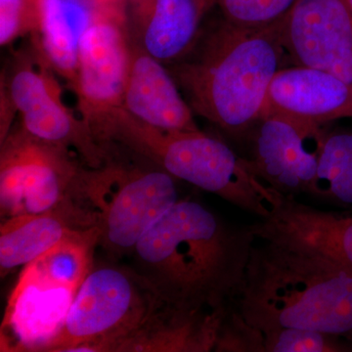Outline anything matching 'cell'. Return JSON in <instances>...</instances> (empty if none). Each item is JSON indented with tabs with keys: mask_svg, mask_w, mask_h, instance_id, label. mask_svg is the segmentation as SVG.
<instances>
[{
	"mask_svg": "<svg viewBox=\"0 0 352 352\" xmlns=\"http://www.w3.org/2000/svg\"><path fill=\"white\" fill-rule=\"evenodd\" d=\"M251 226L220 217L195 200H179L134 247L139 272L164 300L192 307H223L244 282Z\"/></svg>",
	"mask_w": 352,
	"mask_h": 352,
	"instance_id": "obj_1",
	"label": "cell"
},
{
	"mask_svg": "<svg viewBox=\"0 0 352 352\" xmlns=\"http://www.w3.org/2000/svg\"><path fill=\"white\" fill-rule=\"evenodd\" d=\"M284 20V19H283ZM283 20L245 29L222 19L168 69L194 113L240 139L263 116L286 50Z\"/></svg>",
	"mask_w": 352,
	"mask_h": 352,
	"instance_id": "obj_2",
	"label": "cell"
},
{
	"mask_svg": "<svg viewBox=\"0 0 352 352\" xmlns=\"http://www.w3.org/2000/svg\"><path fill=\"white\" fill-rule=\"evenodd\" d=\"M78 36L71 24L64 0H43L38 32L32 45L44 61L73 87L78 69Z\"/></svg>",
	"mask_w": 352,
	"mask_h": 352,
	"instance_id": "obj_19",
	"label": "cell"
},
{
	"mask_svg": "<svg viewBox=\"0 0 352 352\" xmlns=\"http://www.w3.org/2000/svg\"><path fill=\"white\" fill-rule=\"evenodd\" d=\"M71 150L34 138L21 127L1 142L0 206L4 219L57 207L75 186L83 166Z\"/></svg>",
	"mask_w": 352,
	"mask_h": 352,
	"instance_id": "obj_9",
	"label": "cell"
},
{
	"mask_svg": "<svg viewBox=\"0 0 352 352\" xmlns=\"http://www.w3.org/2000/svg\"><path fill=\"white\" fill-rule=\"evenodd\" d=\"M91 6H108V4L119 3L126 0H83Z\"/></svg>",
	"mask_w": 352,
	"mask_h": 352,
	"instance_id": "obj_25",
	"label": "cell"
},
{
	"mask_svg": "<svg viewBox=\"0 0 352 352\" xmlns=\"http://www.w3.org/2000/svg\"><path fill=\"white\" fill-rule=\"evenodd\" d=\"M214 351L265 352L264 333L245 320L231 302L222 314Z\"/></svg>",
	"mask_w": 352,
	"mask_h": 352,
	"instance_id": "obj_23",
	"label": "cell"
},
{
	"mask_svg": "<svg viewBox=\"0 0 352 352\" xmlns=\"http://www.w3.org/2000/svg\"><path fill=\"white\" fill-rule=\"evenodd\" d=\"M43 0H0V44L7 46L28 34L41 22Z\"/></svg>",
	"mask_w": 352,
	"mask_h": 352,
	"instance_id": "obj_24",
	"label": "cell"
},
{
	"mask_svg": "<svg viewBox=\"0 0 352 352\" xmlns=\"http://www.w3.org/2000/svg\"><path fill=\"white\" fill-rule=\"evenodd\" d=\"M1 80V94L20 117V126L34 138L75 153L85 166L100 168L109 150L89 126L64 103L56 74L32 45L14 55Z\"/></svg>",
	"mask_w": 352,
	"mask_h": 352,
	"instance_id": "obj_8",
	"label": "cell"
},
{
	"mask_svg": "<svg viewBox=\"0 0 352 352\" xmlns=\"http://www.w3.org/2000/svg\"><path fill=\"white\" fill-rule=\"evenodd\" d=\"M111 148L100 168L83 166L71 197L89 212L100 244L113 252L133 250L179 199L176 179L151 166L120 163Z\"/></svg>",
	"mask_w": 352,
	"mask_h": 352,
	"instance_id": "obj_5",
	"label": "cell"
},
{
	"mask_svg": "<svg viewBox=\"0 0 352 352\" xmlns=\"http://www.w3.org/2000/svg\"><path fill=\"white\" fill-rule=\"evenodd\" d=\"M161 298L138 270L118 266L92 270L63 326L41 352H106L138 327Z\"/></svg>",
	"mask_w": 352,
	"mask_h": 352,
	"instance_id": "obj_6",
	"label": "cell"
},
{
	"mask_svg": "<svg viewBox=\"0 0 352 352\" xmlns=\"http://www.w3.org/2000/svg\"><path fill=\"white\" fill-rule=\"evenodd\" d=\"M112 141L176 180L219 196L258 219L272 214L279 200L280 194L250 173L244 157L201 129L161 131L134 119L124 109L116 119Z\"/></svg>",
	"mask_w": 352,
	"mask_h": 352,
	"instance_id": "obj_4",
	"label": "cell"
},
{
	"mask_svg": "<svg viewBox=\"0 0 352 352\" xmlns=\"http://www.w3.org/2000/svg\"><path fill=\"white\" fill-rule=\"evenodd\" d=\"M344 3L346 4L347 8H349V12L352 15V0H344Z\"/></svg>",
	"mask_w": 352,
	"mask_h": 352,
	"instance_id": "obj_26",
	"label": "cell"
},
{
	"mask_svg": "<svg viewBox=\"0 0 352 352\" xmlns=\"http://www.w3.org/2000/svg\"><path fill=\"white\" fill-rule=\"evenodd\" d=\"M94 227L90 215L71 196L36 214L4 219L0 227V271L6 276L24 267L80 229Z\"/></svg>",
	"mask_w": 352,
	"mask_h": 352,
	"instance_id": "obj_18",
	"label": "cell"
},
{
	"mask_svg": "<svg viewBox=\"0 0 352 352\" xmlns=\"http://www.w3.org/2000/svg\"><path fill=\"white\" fill-rule=\"evenodd\" d=\"M215 0H126L132 43L171 66L184 59L201 36V25Z\"/></svg>",
	"mask_w": 352,
	"mask_h": 352,
	"instance_id": "obj_14",
	"label": "cell"
},
{
	"mask_svg": "<svg viewBox=\"0 0 352 352\" xmlns=\"http://www.w3.org/2000/svg\"><path fill=\"white\" fill-rule=\"evenodd\" d=\"M314 197L352 210V129L328 132Z\"/></svg>",
	"mask_w": 352,
	"mask_h": 352,
	"instance_id": "obj_20",
	"label": "cell"
},
{
	"mask_svg": "<svg viewBox=\"0 0 352 352\" xmlns=\"http://www.w3.org/2000/svg\"><path fill=\"white\" fill-rule=\"evenodd\" d=\"M124 109L134 119L161 131L200 129L168 67L132 41Z\"/></svg>",
	"mask_w": 352,
	"mask_h": 352,
	"instance_id": "obj_17",
	"label": "cell"
},
{
	"mask_svg": "<svg viewBox=\"0 0 352 352\" xmlns=\"http://www.w3.org/2000/svg\"><path fill=\"white\" fill-rule=\"evenodd\" d=\"M328 132L323 126L281 115L266 113L245 141L248 170L281 196H314L319 163Z\"/></svg>",
	"mask_w": 352,
	"mask_h": 352,
	"instance_id": "obj_10",
	"label": "cell"
},
{
	"mask_svg": "<svg viewBox=\"0 0 352 352\" xmlns=\"http://www.w3.org/2000/svg\"><path fill=\"white\" fill-rule=\"evenodd\" d=\"M298 0H215L226 22L245 29H261L280 22Z\"/></svg>",
	"mask_w": 352,
	"mask_h": 352,
	"instance_id": "obj_21",
	"label": "cell"
},
{
	"mask_svg": "<svg viewBox=\"0 0 352 352\" xmlns=\"http://www.w3.org/2000/svg\"><path fill=\"white\" fill-rule=\"evenodd\" d=\"M226 307H185L161 298L138 327L106 352L214 351Z\"/></svg>",
	"mask_w": 352,
	"mask_h": 352,
	"instance_id": "obj_15",
	"label": "cell"
},
{
	"mask_svg": "<svg viewBox=\"0 0 352 352\" xmlns=\"http://www.w3.org/2000/svg\"><path fill=\"white\" fill-rule=\"evenodd\" d=\"M266 113L323 126L352 119V85L321 69L298 65L282 68L268 90L263 116Z\"/></svg>",
	"mask_w": 352,
	"mask_h": 352,
	"instance_id": "obj_16",
	"label": "cell"
},
{
	"mask_svg": "<svg viewBox=\"0 0 352 352\" xmlns=\"http://www.w3.org/2000/svg\"><path fill=\"white\" fill-rule=\"evenodd\" d=\"M80 287L32 263L25 265L7 302L0 351H41L63 326Z\"/></svg>",
	"mask_w": 352,
	"mask_h": 352,
	"instance_id": "obj_11",
	"label": "cell"
},
{
	"mask_svg": "<svg viewBox=\"0 0 352 352\" xmlns=\"http://www.w3.org/2000/svg\"><path fill=\"white\" fill-rule=\"evenodd\" d=\"M232 302L263 332L307 329L352 342V271L314 252L271 241L254 244Z\"/></svg>",
	"mask_w": 352,
	"mask_h": 352,
	"instance_id": "obj_3",
	"label": "cell"
},
{
	"mask_svg": "<svg viewBox=\"0 0 352 352\" xmlns=\"http://www.w3.org/2000/svg\"><path fill=\"white\" fill-rule=\"evenodd\" d=\"M131 59L126 1L91 6L78 36V69L71 88L80 117L105 148L113 145L116 119L124 110Z\"/></svg>",
	"mask_w": 352,
	"mask_h": 352,
	"instance_id": "obj_7",
	"label": "cell"
},
{
	"mask_svg": "<svg viewBox=\"0 0 352 352\" xmlns=\"http://www.w3.org/2000/svg\"><path fill=\"white\" fill-rule=\"evenodd\" d=\"M282 34L296 65L352 85V15L344 0H298L284 18Z\"/></svg>",
	"mask_w": 352,
	"mask_h": 352,
	"instance_id": "obj_12",
	"label": "cell"
},
{
	"mask_svg": "<svg viewBox=\"0 0 352 352\" xmlns=\"http://www.w3.org/2000/svg\"><path fill=\"white\" fill-rule=\"evenodd\" d=\"M263 333L265 352L352 351V342L320 331L279 328Z\"/></svg>",
	"mask_w": 352,
	"mask_h": 352,
	"instance_id": "obj_22",
	"label": "cell"
},
{
	"mask_svg": "<svg viewBox=\"0 0 352 352\" xmlns=\"http://www.w3.org/2000/svg\"><path fill=\"white\" fill-rule=\"evenodd\" d=\"M251 227L258 240L314 252L352 271V210H319L280 195L272 214Z\"/></svg>",
	"mask_w": 352,
	"mask_h": 352,
	"instance_id": "obj_13",
	"label": "cell"
}]
</instances>
